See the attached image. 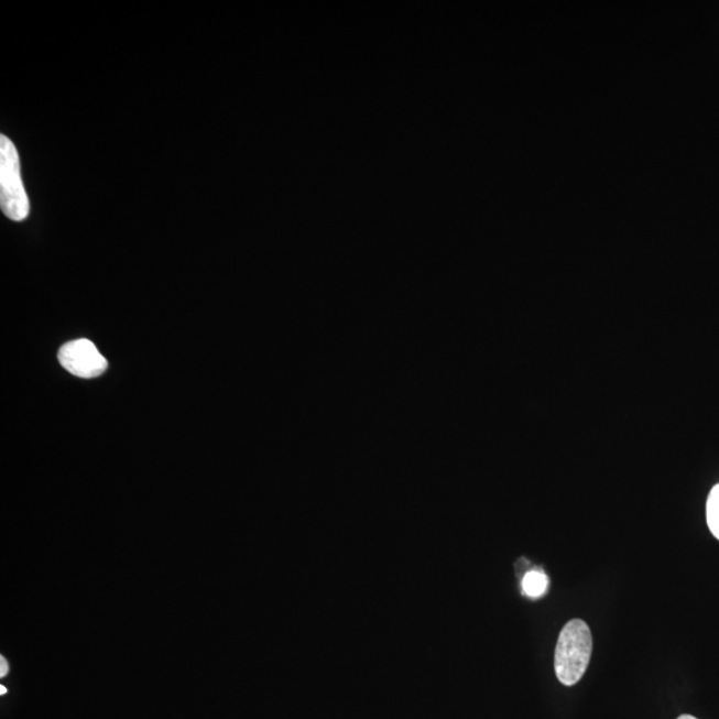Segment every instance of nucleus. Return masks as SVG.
Wrapping results in <instances>:
<instances>
[{"label":"nucleus","instance_id":"1","mask_svg":"<svg viewBox=\"0 0 719 719\" xmlns=\"http://www.w3.org/2000/svg\"><path fill=\"white\" fill-rule=\"evenodd\" d=\"M593 653V638L588 623L575 619L563 628L556 645L555 671L559 683L575 686L580 683Z\"/></svg>","mask_w":719,"mask_h":719},{"label":"nucleus","instance_id":"2","mask_svg":"<svg viewBox=\"0 0 719 719\" xmlns=\"http://www.w3.org/2000/svg\"><path fill=\"white\" fill-rule=\"evenodd\" d=\"M21 161L11 140L0 137V207L10 220L23 221L30 214V201L21 177Z\"/></svg>","mask_w":719,"mask_h":719},{"label":"nucleus","instance_id":"3","mask_svg":"<svg viewBox=\"0 0 719 719\" xmlns=\"http://www.w3.org/2000/svg\"><path fill=\"white\" fill-rule=\"evenodd\" d=\"M57 358L67 372L80 379L98 378L107 369V360L98 351L97 346L87 339L65 344Z\"/></svg>","mask_w":719,"mask_h":719},{"label":"nucleus","instance_id":"4","mask_svg":"<svg viewBox=\"0 0 719 719\" xmlns=\"http://www.w3.org/2000/svg\"><path fill=\"white\" fill-rule=\"evenodd\" d=\"M548 588V578L543 571L533 570L526 573L523 580V590L527 597H540Z\"/></svg>","mask_w":719,"mask_h":719},{"label":"nucleus","instance_id":"5","mask_svg":"<svg viewBox=\"0 0 719 719\" xmlns=\"http://www.w3.org/2000/svg\"><path fill=\"white\" fill-rule=\"evenodd\" d=\"M706 518L710 532L719 540V483L711 489L708 504H706Z\"/></svg>","mask_w":719,"mask_h":719},{"label":"nucleus","instance_id":"6","mask_svg":"<svg viewBox=\"0 0 719 719\" xmlns=\"http://www.w3.org/2000/svg\"><path fill=\"white\" fill-rule=\"evenodd\" d=\"M0 665H2V671H0V676L4 677L8 674L9 666L6 664L4 658H0Z\"/></svg>","mask_w":719,"mask_h":719},{"label":"nucleus","instance_id":"7","mask_svg":"<svg viewBox=\"0 0 719 719\" xmlns=\"http://www.w3.org/2000/svg\"><path fill=\"white\" fill-rule=\"evenodd\" d=\"M677 719H698V718L689 716V715H683V716L678 717Z\"/></svg>","mask_w":719,"mask_h":719},{"label":"nucleus","instance_id":"8","mask_svg":"<svg viewBox=\"0 0 719 719\" xmlns=\"http://www.w3.org/2000/svg\"><path fill=\"white\" fill-rule=\"evenodd\" d=\"M6 691L8 690L4 689V686H0V695H6Z\"/></svg>","mask_w":719,"mask_h":719}]
</instances>
